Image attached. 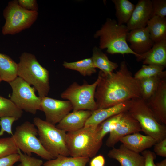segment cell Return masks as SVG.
Segmentation results:
<instances>
[{
  "label": "cell",
  "instance_id": "obj_14",
  "mask_svg": "<svg viewBox=\"0 0 166 166\" xmlns=\"http://www.w3.org/2000/svg\"><path fill=\"white\" fill-rule=\"evenodd\" d=\"M127 42L129 43V47L139 56L138 57L148 51L154 43L146 26L130 30L127 35Z\"/></svg>",
  "mask_w": 166,
  "mask_h": 166
},
{
  "label": "cell",
  "instance_id": "obj_34",
  "mask_svg": "<svg viewBox=\"0 0 166 166\" xmlns=\"http://www.w3.org/2000/svg\"><path fill=\"white\" fill-rule=\"evenodd\" d=\"M18 119L14 117H6L0 118V136H2L5 132L13 135L12 125L14 121Z\"/></svg>",
  "mask_w": 166,
  "mask_h": 166
},
{
  "label": "cell",
  "instance_id": "obj_18",
  "mask_svg": "<svg viewBox=\"0 0 166 166\" xmlns=\"http://www.w3.org/2000/svg\"><path fill=\"white\" fill-rule=\"evenodd\" d=\"M131 101V100L127 101L112 107L97 109L92 111L90 116L85 123V126H97L110 117L128 111Z\"/></svg>",
  "mask_w": 166,
  "mask_h": 166
},
{
  "label": "cell",
  "instance_id": "obj_25",
  "mask_svg": "<svg viewBox=\"0 0 166 166\" xmlns=\"http://www.w3.org/2000/svg\"><path fill=\"white\" fill-rule=\"evenodd\" d=\"M112 1L114 4L117 23L120 25L127 24L135 5L128 0H112Z\"/></svg>",
  "mask_w": 166,
  "mask_h": 166
},
{
  "label": "cell",
  "instance_id": "obj_19",
  "mask_svg": "<svg viewBox=\"0 0 166 166\" xmlns=\"http://www.w3.org/2000/svg\"><path fill=\"white\" fill-rule=\"evenodd\" d=\"M119 141L126 148L138 153H141L157 143L152 136L136 132L121 138Z\"/></svg>",
  "mask_w": 166,
  "mask_h": 166
},
{
  "label": "cell",
  "instance_id": "obj_22",
  "mask_svg": "<svg viewBox=\"0 0 166 166\" xmlns=\"http://www.w3.org/2000/svg\"><path fill=\"white\" fill-rule=\"evenodd\" d=\"M18 64L8 56L0 53V77L8 83L17 77Z\"/></svg>",
  "mask_w": 166,
  "mask_h": 166
},
{
  "label": "cell",
  "instance_id": "obj_41",
  "mask_svg": "<svg viewBox=\"0 0 166 166\" xmlns=\"http://www.w3.org/2000/svg\"><path fill=\"white\" fill-rule=\"evenodd\" d=\"M2 81L0 77V83L1 82V81Z\"/></svg>",
  "mask_w": 166,
  "mask_h": 166
},
{
  "label": "cell",
  "instance_id": "obj_27",
  "mask_svg": "<svg viewBox=\"0 0 166 166\" xmlns=\"http://www.w3.org/2000/svg\"><path fill=\"white\" fill-rule=\"evenodd\" d=\"M63 65L65 68L78 72L84 76H91L96 72L91 58L74 62H64Z\"/></svg>",
  "mask_w": 166,
  "mask_h": 166
},
{
  "label": "cell",
  "instance_id": "obj_13",
  "mask_svg": "<svg viewBox=\"0 0 166 166\" xmlns=\"http://www.w3.org/2000/svg\"><path fill=\"white\" fill-rule=\"evenodd\" d=\"M146 101L158 121L166 125V78L161 80L156 92Z\"/></svg>",
  "mask_w": 166,
  "mask_h": 166
},
{
  "label": "cell",
  "instance_id": "obj_4",
  "mask_svg": "<svg viewBox=\"0 0 166 166\" xmlns=\"http://www.w3.org/2000/svg\"><path fill=\"white\" fill-rule=\"evenodd\" d=\"M18 64V77L33 85L39 97H47L50 90L49 72L40 64L35 56L24 52Z\"/></svg>",
  "mask_w": 166,
  "mask_h": 166
},
{
  "label": "cell",
  "instance_id": "obj_15",
  "mask_svg": "<svg viewBox=\"0 0 166 166\" xmlns=\"http://www.w3.org/2000/svg\"><path fill=\"white\" fill-rule=\"evenodd\" d=\"M151 0H140L135 6L131 16L126 26L130 30L145 27L152 18Z\"/></svg>",
  "mask_w": 166,
  "mask_h": 166
},
{
  "label": "cell",
  "instance_id": "obj_2",
  "mask_svg": "<svg viewBox=\"0 0 166 166\" xmlns=\"http://www.w3.org/2000/svg\"><path fill=\"white\" fill-rule=\"evenodd\" d=\"M99 132L98 125L85 126L78 130L66 133V142L69 155L75 157L95 156L103 144Z\"/></svg>",
  "mask_w": 166,
  "mask_h": 166
},
{
  "label": "cell",
  "instance_id": "obj_3",
  "mask_svg": "<svg viewBox=\"0 0 166 166\" xmlns=\"http://www.w3.org/2000/svg\"><path fill=\"white\" fill-rule=\"evenodd\" d=\"M129 31L126 25L119 24L115 20L108 18L94 37L100 38L101 49H106L107 52L112 54H131L137 58L139 56L131 49L127 42Z\"/></svg>",
  "mask_w": 166,
  "mask_h": 166
},
{
  "label": "cell",
  "instance_id": "obj_17",
  "mask_svg": "<svg viewBox=\"0 0 166 166\" xmlns=\"http://www.w3.org/2000/svg\"><path fill=\"white\" fill-rule=\"evenodd\" d=\"M92 112L88 110L73 111L67 114L56 126L66 132L78 130L84 127Z\"/></svg>",
  "mask_w": 166,
  "mask_h": 166
},
{
  "label": "cell",
  "instance_id": "obj_29",
  "mask_svg": "<svg viewBox=\"0 0 166 166\" xmlns=\"http://www.w3.org/2000/svg\"><path fill=\"white\" fill-rule=\"evenodd\" d=\"M165 67L157 65H143L134 74V77L139 80L159 75L164 71Z\"/></svg>",
  "mask_w": 166,
  "mask_h": 166
},
{
  "label": "cell",
  "instance_id": "obj_20",
  "mask_svg": "<svg viewBox=\"0 0 166 166\" xmlns=\"http://www.w3.org/2000/svg\"><path fill=\"white\" fill-rule=\"evenodd\" d=\"M143 65H157L166 66V40L155 43L147 52L136 58Z\"/></svg>",
  "mask_w": 166,
  "mask_h": 166
},
{
  "label": "cell",
  "instance_id": "obj_30",
  "mask_svg": "<svg viewBox=\"0 0 166 166\" xmlns=\"http://www.w3.org/2000/svg\"><path fill=\"white\" fill-rule=\"evenodd\" d=\"M121 113L110 117L99 125V136L101 140H103L104 137L107 133H110L115 129Z\"/></svg>",
  "mask_w": 166,
  "mask_h": 166
},
{
  "label": "cell",
  "instance_id": "obj_21",
  "mask_svg": "<svg viewBox=\"0 0 166 166\" xmlns=\"http://www.w3.org/2000/svg\"><path fill=\"white\" fill-rule=\"evenodd\" d=\"M146 26L154 43L166 40L165 18L154 16L148 21Z\"/></svg>",
  "mask_w": 166,
  "mask_h": 166
},
{
  "label": "cell",
  "instance_id": "obj_12",
  "mask_svg": "<svg viewBox=\"0 0 166 166\" xmlns=\"http://www.w3.org/2000/svg\"><path fill=\"white\" fill-rule=\"evenodd\" d=\"M141 131L139 122L128 111L122 112L115 128L109 133L106 145L108 147L113 148L121 137Z\"/></svg>",
  "mask_w": 166,
  "mask_h": 166
},
{
  "label": "cell",
  "instance_id": "obj_36",
  "mask_svg": "<svg viewBox=\"0 0 166 166\" xmlns=\"http://www.w3.org/2000/svg\"><path fill=\"white\" fill-rule=\"evenodd\" d=\"M19 5L23 8L30 11H38V6L36 0H18Z\"/></svg>",
  "mask_w": 166,
  "mask_h": 166
},
{
  "label": "cell",
  "instance_id": "obj_9",
  "mask_svg": "<svg viewBox=\"0 0 166 166\" xmlns=\"http://www.w3.org/2000/svg\"><path fill=\"white\" fill-rule=\"evenodd\" d=\"M99 81L98 77L96 81L91 84L85 81L81 85L73 82L61 94V97L71 102L73 111H93L97 109L95 94Z\"/></svg>",
  "mask_w": 166,
  "mask_h": 166
},
{
  "label": "cell",
  "instance_id": "obj_11",
  "mask_svg": "<svg viewBox=\"0 0 166 166\" xmlns=\"http://www.w3.org/2000/svg\"><path fill=\"white\" fill-rule=\"evenodd\" d=\"M41 108L45 115V121L54 125L73 109L69 101H62L47 97L42 98Z\"/></svg>",
  "mask_w": 166,
  "mask_h": 166
},
{
  "label": "cell",
  "instance_id": "obj_39",
  "mask_svg": "<svg viewBox=\"0 0 166 166\" xmlns=\"http://www.w3.org/2000/svg\"><path fill=\"white\" fill-rule=\"evenodd\" d=\"M105 160L104 156L100 154L95 156L91 160L89 163V166H104Z\"/></svg>",
  "mask_w": 166,
  "mask_h": 166
},
{
  "label": "cell",
  "instance_id": "obj_5",
  "mask_svg": "<svg viewBox=\"0 0 166 166\" xmlns=\"http://www.w3.org/2000/svg\"><path fill=\"white\" fill-rule=\"evenodd\" d=\"M128 112L139 122L141 131L157 142L166 138L165 125L160 123L146 101L142 98L131 100Z\"/></svg>",
  "mask_w": 166,
  "mask_h": 166
},
{
  "label": "cell",
  "instance_id": "obj_40",
  "mask_svg": "<svg viewBox=\"0 0 166 166\" xmlns=\"http://www.w3.org/2000/svg\"><path fill=\"white\" fill-rule=\"evenodd\" d=\"M156 166H166V159H165L160 162L156 164Z\"/></svg>",
  "mask_w": 166,
  "mask_h": 166
},
{
  "label": "cell",
  "instance_id": "obj_6",
  "mask_svg": "<svg viewBox=\"0 0 166 166\" xmlns=\"http://www.w3.org/2000/svg\"><path fill=\"white\" fill-rule=\"evenodd\" d=\"M39 139L44 148L55 158L69 156L66 142V132L38 117L33 119Z\"/></svg>",
  "mask_w": 166,
  "mask_h": 166
},
{
  "label": "cell",
  "instance_id": "obj_8",
  "mask_svg": "<svg viewBox=\"0 0 166 166\" xmlns=\"http://www.w3.org/2000/svg\"><path fill=\"white\" fill-rule=\"evenodd\" d=\"M38 135L35 125L26 121L16 127L12 136L18 148L24 153L31 156L34 153L47 160L55 158L44 148Z\"/></svg>",
  "mask_w": 166,
  "mask_h": 166
},
{
  "label": "cell",
  "instance_id": "obj_10",
  "mask_svg": "<svg viewBox=\"0 0 166 166\" xmlns=\"http://www.w3.org/2000/svg\"><path fill=\"white\" fill-rule=\"evenodd\" d=\"M8 83L12 91L10 99L19 109L33 114L42 110V98L36 96L34 87L18 77Z\"/></svg>",
  "mask_w": 166,
  "mask_h": 166
},
{
  "label": "cell",
  "instance_id": "obj_26",
  "mask_svg": "<svg viewBox=\"0 0 166 166\" xmlns=\"http://www.w3.org/2000/svg\"><path fill=\"white\" fill-rule=\"evenodd\" d=\"M89 158L86 157H68L59 155L54 159L48 160L42 166H86Z\"/></svg>",
  "mask_w": 166,
  "mask_h": 166
},
{
  "label": "cell",
  "instance_id": "obj_28",
  "mask_svg": "<svg viewBox=\"0 0 166 166\" xmlns=\"http://www.w3.org/2000/svg\"><path fill=\"white\" fill-rule=\"evenodd\" d=\"M23 111L19 109L10 99L0 96V118L14 117L19 119L22 115Z\"/></svg>",
  "mask_w": 166,
  "mask_h": 166
},
{
  "label": "cell",
  "instance_id": "obj_37",
  "mask_svg": "<svg viewBox=\"0 0 166 166\" xmlns=\"http://www.w3.org/2000/svg\"><path fill=\"white\" fill-rule=\"evenodd\" d=\"M154 146V151L156 154L166 157V138L156 143Z\"/></svg>",
  "mask_w": 166,
  "mask_h": 166
},
{
  "label": "cell",
  "instance_id": "obj_23",
  "mask_svg": "<svg viewBox=\"0 0 166 166\" xmlns=\"http://www.w3.org/2000/svg\"><path fill=\"white\" fill-rule=\"evenodd\" d=\"M166 78V71L160 74L139 81L142 93V98L146 101L156 92L162 80Z\"/></svg>",
  "mask_w": 166,
  "mask_h": 166
},
{
  "label": "cell",
  "instance_id": "obj_38",
  "mask_svg": "<svg viewBox=\"0 0 166 166\" xmlns=\"http://www.w3.org/2000/svg\"><path fill=\"white\" fill-rule=\"evenodd\" d=\"M141 154L145 159L144 166H156L154 161L156 157L154 152L149 150H146L142 152Z\"/></svg>",
  "mask_w": 166,
  "mask_h": 166
},
{
  "label": "cell",
  "instance_id": "obj_31",
  "mask_svg": "<svg viewBox=\"0 0 166 166\" xmlns=\"http://www.w3.org/2000/svg\"><path fill=\"white\" fill-rule=\"evenodd\" d=\"M18 149L12 136L0 138V157L18 153Z\"/></svg>",
  "mask_w": 166,
  "mask_h": 166
},
{
  "label": "cell",
  "instance_id": "obj_35",
  "mask_svg": "<svg viewBox=\"0 0 166 166\" xmlns=\"http://www.w3.org/2000/svg\"><path fill=\"white\" fill-rule=\"evenodd\" d=\"M19 159L18 153L0 157V166H13L16 163L19 162Z\"/></svg>",
  "mask_w": 166,
  "mask_h": 166
},
{
  "label": "cell",
  "instance_id": "obj_7",
  "mask_svg": "<svg viewBox=\"0 0 166 166\" xmlns=\"http://www.w3.org/2000/svg\"><path fill=\"white\" fill-rule=\"evenodd\" d=\"M38 15V11L28 10L21 7L18 0L10 1L3 11L6 21L2 28V34L14 35L30 28Z\"/></svg>",
  "mask_w": 166,
  "mask_h": 166
},
{
  "label": "cell",
  "instance_id": "obj_32",
  "mask_svg": "<svg viewBox=\"0 0 166 166\" xmlns=\"http://www.w3.org/2000/svg\"><path fill=\"white\" fill-rule=\"evenodd\" d=\"M18 153L20 156V163L17 166H42L43 164L42 160L23 153L19 149Z\"/></svg>",
  "mask_w": 166,
  "mask_h": 166
},
{
  "label": "cell",
  "instance_id": "obj_1",
  "mask_svg": "<svg viewBox=\"0 0 166 166\" xmlns=\"http://www.w3.org/2000/svg\"><path fill=\"white\" fill-rule=\"evenodd\" d=\"M95 99L97 109L113 106L133 99L142 98L139 81L133 76L124 61L119 70L110 74L100 71Z\"/></svg>",
  "mask_w": 166,
  "mask_h": 166
},
{
  "label": "cell",
  "instance_id": "obj_16",
  "mask_svg": "<svg viewBox=\"0 0 166 166\" xmlns=\"http://www.w3.org/2000/svg\"><path fill=\"white\" fill-rule=\"evenodd\" d=\"M107 156L117 161L121 166H144L145 164L142 155L129 149L122 144L118 148H113Z\"/></svg>",
  "mask_w": 166,
  "mask_h": 166
},
{
  "label": "cell",
  "instance_id": "obj_24",
  "mask_svg": "<svg viewBox=\"0 0 166 166\" xmlns=\"http://www.w3.org/2000/svg\"><path fill=\"white\" fill-rule=\"evenodd\" d=\"M91 58L95 68L99 69L105 74H111L118 67L117 63L109 60L101 49L96 47L93 49Z\"/></svg>",
  "mask_w": 166,
  "mask_h": 166
},
{
  "label": "cell",
  "instance_id": "obj_33",
  "mask_svg": "<svg viewBox=\"0 0 166 166\" xmlns=\"http://www.w3.org/2000/svg\"><path fill=\"white\" fill-rule=\"evenodd\" d=\"M152 18L158 16L165 18L166 16V0H152Z\"/></svg>",
  "mask_w": 166,
  "mask_h": 166
}]
</instances>
